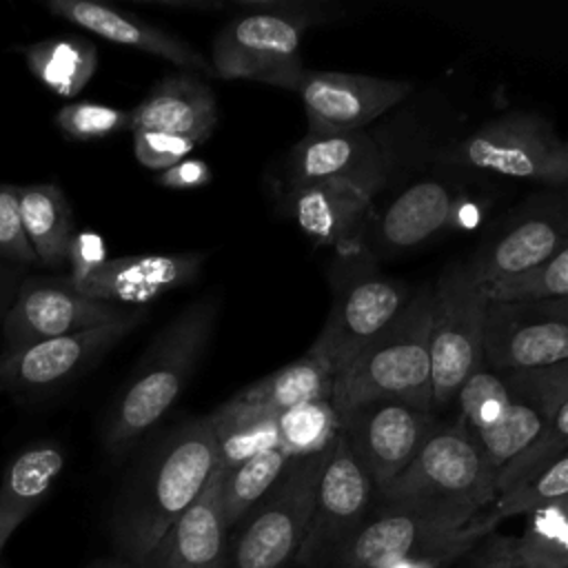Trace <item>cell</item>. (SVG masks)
I'll return each mask as SVG.
<instances>
[{
  "label": "cell",
  "instance_id": "cell-1",
  "mask_svg": "<svg viewBox=\"0 0 568 568\" xmlns=\"http://www.w3.org/2000/svg\"><path fill=\"white\" fill-rule=\"evenodd\" d=\"M217 468L209 417L193 419L155 442L133 468L113 513L120 557L144 566L178 517L200 497Z\"/></svg>",
  "mask_w": 568,
  "mask_h": 568
},
{
  "label": "cell",
  "instance_id": "cell-2",
  "mask_svg": "<svg viewBox=\"0 0 568 568\" xmlns=\"http://www.w3.org/2000/svg\"><path fill=\"white\" fill-rule=\"evenodd\" d=\"M217 320V300L202 297L175 315L151 342L104 426V446L126 450L151 430L186 388Z\"/></svg>",
  "mask_w": 568,
  "mask_h": 568
},
{
  "label": "cell",
  "instance_id": "cell-3",
  "mask_svg": "<svg viewBox=\"0 0 568 568\" xmlns=\"http://www.w3.org/2000/svg\"><path fill=\"white\" fill-rule=\"evenodd\" d=\"M430 324L433 291L422 288L406 302L397 317L335 375L331 399L339 415L379 399H402L433 408Z\"/></svg>",
  "mask_w": 568,
  "mask_h": 568
},
{
  "label": "cell",
  "instance_id": "cell-4",
  "mask_svg": "<svg viewBox=\"0 0 568 568\" xmlns=\"http://www.w3.org/2000/svg\"><path fill=\"white\" fill-rule=\"evenodd\" d=\"M246 7L248 11L231 18L213 40V75L297 91L306 71L302 36L322 16L315 7L300 2H248Z\"/></svg>",
  "mask_w": 568,
  "mask_h": 568
},
{
  "label": "cell",
  "instance_id": "cell-5",
  "mask_svg": "<svg viewBox=\"0 0 568 568\" xmlns=\"http://www.w3.org/2000/svg\"><path fill=\"white\" fill-rule=\"evenodd\" d=\"M493 528L488 513L375 499L364 524L331 568H384L408 557L470 548Z\"/></svg>",
  "mask_w": 568,
  "mask_h": 568
},
{
  "label": "cell",
  "instance_id": "cell-6",
  "mask_svg": "<svg viewBox=\"0 0 568 568\" xmlns=\"http://www.w3.org/2000/svg\"><path fill=\"white\" fill-rule=\"evenodd\" d=\"M497 497V473L457 417L435 422L410 464L375 499L417 501L479 515Z\"/></svg>",
  "mask_w": 568,
  "mask_h": 568
},
{
  "label": "cell",
  "instance_id": "cell-7",
  "mask_svg": "<svg viewBox=\"0 0 568 568\" xmlns=\"http://www.w3.org/2000/svg\"><path fill=\"white\" fill-rule=\"evenodd\" d=\"M326 450L288 459L275 486L242 519L229 546V568H288L306 537Z\"/></svg>",
  "mask_w": 568,
  "mask_h": 568
},
{
  "label": "cell",
  "instance_id": "cell-8",
  "mask_svg": "<svg viewBox=\"0 0 568 568\" xmlns=\"http://www.w3.org/2000/svg\"><path fill=\"white\" fill-rule=\"evenodd\" d=\"M488 295L466 264H450L433 288L430 393L433 408L455 402L462 384L484 364Z\"/></svg>",
  "mask_w": 568,
  "mask_h": 568
},
{
  "label": "cell",
  "instance_id": "cell-9",
  "mask_svg": "<svg viewBox=\"0 0 568 568\" xmlns=\"http://www.w3.org/2000/svg\"><path fill=\"white\" fill-rule=\"evenodd\" d=\"M448 162L501 178L568 186V138L528 111L484 122L448 153Z\"/></svg>",
  "mask_w": 568,
  "mask_h": 568
},
{
  "label": "cell",
  "instance_id": "cell-10",
  "mask_svg": "<svg viewBox=\"0 0 568 568\" xmlns=\"http://www.w3.org/2000/svg\"><path fill=\"white\" fill-rule=\"evenodd\" d=\"M375 504V484L339 433L328 446L315 488L306 537L297 552L300 568H331L359 530Z\"/></svg>",
  "mask_w": 568,
  "mask_h": 568
},
{
  "label": "cell",
  "instance_id": "cell-11",
  "mask_svg": "<svg viewBox=\"0 0 568 568\" xmlns=\"http://www.w3.org/2000/svg\"><path fill=\"white\" fill-rule=\"evenodd\" d=\"M568 359V297L488 302L484 364L493 371L544 368Z\"/></svg>",
  "mask_w": 568,
  "mask_h": 568
},
{
  "label": "cell",
  "instance_id": "cell-12",
  "mask_svg": "<svg viewBox=\"0 0 568 568\" xmlns=\"http://www.w3.org/2000/svg\"><path fill=\"white\" fill-rule=\"evenodd\" d=\"M410 300L404 282L362 268L335 284L328 317L308 353L335 375L377 337Z\"/></svg>",
  "mask_w": 568,
  "mask_h": 568
},
{
  "label": "cell",
  "instance_id": "cell-13",
  "mask_svg": "<svg viewBox=\"0 0 568 568\" xmlns=\"http://www.w3.org/2000/svg\"><path fill=\"white\" fill-rule=\"evenodd\" d=\"M568 244V186L544 195L513 215L466 262L484 286H497L532 273Z\"/></svg>",
  "mask_w": 568,
  "mask_h": 568
},
{
  "label": "cell",
  "instance_id": "cell-14",
  "mask_svg": "<svg viewBox=\"0 0 568 568\" xmlns=\"http://www.w3.org/2000/svg\"><path fill=\"white\" fill-rule=\"evenodd\" d=\"M435 422L433 408L402 399H379L342 413L339 433L377 493L410 464Z\"/></svg>",
  "mask_w": 568,
  "mask_h": 568
},
{
  "label": "cell",
  "instance_id": "cell-15",
  "mask_svg": "<svg viewBox=\"0 0 568 568\" xmlns=\"http://www.w3.org/2000/svg\"><path fill=\"white\" fill-rule=\"evenodd\" d=\"M413 91L410 82L351 71H304L297 87L306 133L366 131Z\"/></svg>",
  "mask_w": 568,
  "mask_h": 568
},
{
  "label": "cell",
  "instance_id": "cell-16",
  "mask_svg": "<svg viewBox=\"0 0 568 568\" xmlns=\"http://www.w3.org/2000/svg\"><path fill=\"white\" fill-rule=\"evenodd\" d=\"M142 320L144 308L135 306L129 315L111 324L9 351L0 362V386L29 393L55 388L89 368Z\"/></svg>",
  "mask_w": 568,
  "mask_h": 568
},
{
  "label": "cell",
  "instance_id": "cell-17",
  "mask_svg": "<svg viewBox=\"0 0 568 568\" xmlns=\"http://www.w3.org/2000/svg\"><path fill=\"white\" fill-rule=\"evenodd\" d=\"M131 311L129 306L84 297L64 277L29 280L7 311L2 331L9 351H18L44 339L111 324Z\"/></svg>",
  "mask_w": 568,
  "mask_h": 568
},
{
  "label": "cell",
  "instance_id": "cell-18",
  "mask_svg": "<svg viewBox=\"0 0 568 568\" xmlns=\"http://www.w3.org/2000/svg\"><path fill=\"white\" fill-rule=\"evenodd\" d=\"M504 375L510 390L506 415L495 430L477 439L497 475L541 435L568 397V359L544 368L508 371Z\"/></svg>",
  "mask_w": 568,
  "mask_h": 568
},
{
  "label": "cell",
  "instance_id": "cell-19",
  "mask_svg": "<svg viewBox=\"0 0 568 568\" xmlns=\"http://www.w3.org/2000/svg\"><path fill=\"white\" fill-rule=\"evenodd\" d=\"M288 184L335 182L375 195L386 178V158L368 131L306 133L286 155Z\"/></svg>",
  "mask_w": 568,
  "mask_h": 568
},
{
  "label": "cell",
  "instance_id": "cell-20",
  "mask_svg": "<svg viewBox=\"0 0 568 568\" xmlns=\"http://www.w3.org/2000/svg\"><path fill=\"white\" fill-rule=\"evenodd\" d=\"M286 211L304 235L348 257L362 251L371 231L373 197L346 184L317 182L288 189Z\"/></svg>",
  "mask_w": 568,
  "mask_h": 568
},
{
  "label": "cell",
  "instance_id": "cell-21",
  "mask_svg": "<svg viewBox=\"0 0 568 568\" xmlns=\"http://www.w3.org/2000/svg\"><path fill=\"white\" fill-rule=\"evenodd\" d=\"M202 253H171V255H131L106 260L91 275L69 286L100 302L118 306L146 304L178 286L191 282L202 268Z\"/></svg>",
  "mask_w": 568,
  "mask_h": 568
},
{
  "label": "cell",
  "instance_id": "cell-22",
  "mask_svg": "<svg viewBox=\"0 0 568 568\" xmlns=\"http://www.w3.org/2000/svg\"><path fill=\"white\" fill-rule=\"evenodd\" d=\"M222 470L215 468L200 497L178 517L142 568H229V526L220 504Z\"/></svg>",
  "mask_w": 568,
  "mask_h": 568
},
{
  "label": "cell",
  "instance_id": "cell-23",
  "mask_svg": "<svg viewBox=\"0 0 568 568\" xmlns=\"http://www.w3.org/2000/svg\"><path fill=\"white\" fill-rule=\"evenodd\" d=\"M44 7L53 16L64 18L80 29L102 36L115 44L164 58L184 71H200L213 75V67L204 60L200 51L166 33L164 29H158L115 7L93 0H47Z\"/></svg>",
  "mask_w": 568,
  "mask_h": 568
},
{
  "label": "cell",
  "instance_id": "cell-24",
  "mask_svg": "<svg viewBox=\"0 0 568 568\" xmlns=\"http://www.w3.org/2000/svg\"><path fill=\"white\" fill-rule=\"evenodd\" d=\"M457 202V193L439 180L413 182L373 217L375 246L382 253H399L424 244L455 222Z\"/></svg>",
  "mask_w": 568,
  "mask_h": 568
},
{
  "label": "cell",
  "instance_id": "cell-25",
  "mask_svg": "<svg viewBox=\"0 0 568 568\" xmlns=\"http://www.w3.org/2000/svg\"><path fill=\"white\" fill-rule=\"evenodd\" d=\"M217 124L213 91L189 73L162 78L131 111V131H160L204 142Z\"/></svg>",
  "mask_w": 568,
  "mask_h": 568
},
{
  "label": "cell",
  "instance_id": "cell-26",
  "mask_svg": "<svg viewBox=\"0 0 568 568\" xmlns=\"http://www.w3.org/2000/svg\"><path fill=\"white\" fill-rule=\"evenodd\" d=\"M64 466V453L55 444H38L22 450L0 479V555L13 530L42 504Z\"/></svg>",
  "mask_w": 568,
  "mask_h": 568
},
{
  "label": "cell",
  "instance_id": "cell-27",
  "mask_svg": "<svg viewBox=\"0 0 568 568\" xmlns=\"http://www.w3.org/2000/svg\"><path fill=\"white\" fill-rule=\"evenodd\" d=\"M18 209L24 235L36 257L47 266L67 262L73 233V215L58 184L18 186Z\"/></svg>",
  "mask_w": 568,
  "mask_h": 568
},
{
  "label": "cell",
  "instance_id": "cell-28",
  "mask_svg": "<svg viewBox=\"0 0 568 568\" xmlns=\"http://www.w3.org/2000/svg\"><path fill=\"white\" fill-rule=\"evenodd\" d=\"M209 424L217 446L220 470H231L260 453L280 448L277 415L237 397L215 408L209 415Z\"/></svg>",
  "mask_w": 568,
  "mask_h": 568
},
{
  "label": "cell",
  "instance_id": "cell-29",
  "mask_svg": "<svg viewBox=\"0 0 568 568\" xmlns=\"http://www.w3.org/2000/svg\"><path fill=\"white\" fill-rule=\"evenodd\" d=\"M333 384H335V373L320 357L306 351L302 357L248 384L233 397L280 415L306 402L331 399Z\"/></svg>",
  "mask_w": 568,
  "mask_h": 568
},
{
  "label": "cell",
  "instance_id": "cell-30",
  "mask_svg": "<svg viewBox=\"0 0 568 568\" xmlns=\"http://www.w3.org/2000/svg\"><path fill=\"white\" fill-rule=\"evenodd\" d=\"M31 73L53 93L73 98L93 78L95 47L78 38H47L22 49Z\"/></svg>",
  "mask_w": 568,
  "mask_h": 568
},
{
  "label": "cell",
  "instance_id": "cell-31",
  "mask_svg": "<svg viewBox=\"0 0 568 568\" xmlns=\"http://www.w3.org/2000/svg\"><path fill=\"white\" fill-rule=\"evenodd\" d=\"M286 464V455L280 448H273L233 466L231 470H222L220 504L229 530L240 526L242 519L275 486Z\"/></svg>",
  "mask_w": 568,
  "mask_h": 568
},
{
  "label": "cell",
  "instance_id": "cell-32",
  "mask_svg": "<svg viewBox=\"0 0 568 568\" xmlns=\"http://www.w3.org/2000/svg\"><path fill=\"white\" fill-rule=\"evenodd\" d=\"M280 450L286 459L311 457L328 450L342 430V415L333 399H315L277 415Z\"/></svg>",
  "mask_w": 568,
  "mask_h": 568
},
{
  "label": "cell",
  "instance_id": "cell-33",
  "mask_svg": "<svg viewBox=\"0 0 568 568\" xmlns=\"http://www.w3.org/2000/svg\"><path fill=\"white\" fill-rule=\"evenodd\" d=\"M515 544L526 568H568V497L532 510Z\"/></svg>",
  "mask_w": 568,
  "mask_h": 568
},
{
  "label": "cell",
  "instance_id": "cell-34",
  "mask_svg": "<svg viewBox=\"0 0 568 568\" xmlns=\"http://www.w3.org/2000/svg\"><path fill=\"white\" fill-rule=\"evenodd\" d=\"M561 497H568V450L497 493L488 517L497 524L506 517L530 515Z\"/></svg>",
  "mask_w": 568,
  "mask_h": 568
},
{
  "label": "cell",
  "instance_id": "cell-35",
  "mask_svg": "<svg viewBox=\"0 0 568 568\" xmlns=\"http://www.w3.org/2000/svg\"><path fill=\"white\" fill-rule=\"evenodd\" d=\"M508 399L510 390L506 384V375L488 368L486 364H481L462 384L455 397L459 406V419L475 435V439H481L501 424L508 408Z\"/></svg>",
  "mask_w": 568,
  "mask_h": 568
},
{
  "label": "cell",
  "instance_id": "cell-36",
  "mask_svg": "<svg viewBox=\"0 0 568 568\" xmlns=\"http://www.w3.org/2000/svg\"><path fill=\"white\" fill-rule=\"evenodd\" d=\"M568 450V397L561 402L557 413L550 417L548 426L541 430V435L506 468L497 475V493L515 484L517 479L526 477L528 473L541 468L544 464L557 459Z\"/></svg>",
  "mask_w": 568,
  "mask_h": 568
},
{
  "label": "cell",
  "instance_id": "cell-37",
  "mask_svg": "<svg viewBox=\"0 0 568 568\" xmlns=\"http://www.w3.org/2000/svg\"><path fill=\"white\" fill-rule=\"evenodd\" d=\"M55 124L71 140H102L131 129V111L98 102H71L55 113Z\"/></svg>",
  "mask_w": 568,
  "mask_h": 568
},
{
  "label": "cell",
  "instance_id": "cell-38",
  "mask_svg": "<svg viewBox=\"0 0 568 568\" xmlns=\"http://www.w3.org/2000/svg\"><path fill=\"white\" fill-rule=\"evenodd\" d=\"M484 291L490 302L528 297H568V244L532 273Z\"/></svg>",
  "mask_w": 568,
  "mask_h": 568
},
{
  "label": "cell",
  "instance_id": "cell-39",
  "mask_svg": "<svg viewBox=\"0 0 568 568\" xmlns=\"http://www.w3.org/2000/svg\"><path fill=\"white\" fill-rule=\"evenodd\" d=\"M195 144L197 142L182 135H171L160 131H133L135 158L142 166L153 171H166L173 164L186 160L189 153L195 149Z\"/></svg>",
  "mask_w": 568,
  "mask_h": 568
},
{
  "label": "cell",
  "instance_id": "cell-40",
  "mask_svg": "<svg viewBox=\"0 0 568 568\" xmlns=\"http://www.w3.org/2000/svg\"><path fill=\"white\" fill-rule=\"evenodd\" d=\"M0 255L24 264L38 260L20 222L18 186L11 184H0Z\"/></svg>",
  "mask_w": 568,
  "mask_h": 568
},
{
  "label": "cell",
  "instance_id": "cell-41",
  "mask_svg": "<svg viewBox=\"0 0 568 568\" xmlns=\"http://www.w3.org/2000/svg\"><path fill=\"white\" fill-rule=\"evenodd\" d=\"M457 568H526L517 555L515 537L488 532L477 539L462 557Z\"/></svg>",
  "mask_w": 568,
  "mask_h": 568
},
{
  "label": "cell",
  "instance_id": "cell-42",
  "mask_svg": "<svg viewBox=\"0 0 568 568\" xmlns=\"http://www.w3.org/2000/svg\"><path fill=\"white\" fill-rule=\"evenodd\" d=\"M67 260L71 262V273H69V282H80L87 275H91L100 264L106 262V244L104 240L93 233V231H82L75 233L69 255Z\"/></svg>",
  "mask_w": 568,
  "mask_h": 568
},
{
  "label": "cell",
  "instance_id": "cell-43",
  "mask_svg": "<svg viewBox=\"0 0 568 568\" xmlns=\"http://www.w3.org/2000/svg\"><path fill=\"white\" fill-rule=\"evenodd\" d=\"M209 182H211V169L204 160H197V158H186V160L173 164L171 169L160 171V175H158V184H162L166 189H180V191L197 189Z\"/></svg>",
  "mask_w": 568,
  "mask_h": 568
},
{
  "label": "cell",
  "instance_id": "cell-44",
  "mask_svg": "<svg viewBox=\"0 0 568 568\" xmlns=\"http://www.w3.org/2000/svg\"><path fill=\"white\" fill-rule=\"evenodd\" d=\"M468 548H448L442 552H433V555H422V557H408V559H399L393 561L384 568H446L450 566L455 559H459Z\"/></svg>",
  "mask_w": 568,
  "mask_h": 568
},
{
  "label": "cell",
  "instance_id": "cell-45",
  "mask_svg": "<svg viewBox=\"0 0 568 568\" xmlns=\"http://www.w3.org/2000/svg\"><path fill=\"white\" fill-rule=\"evenodd\" d=\"M91 568H142L124 557H113V559H102V561H95Z\"/></svg>",
  "mask_w": 568,
  "mask_h": 568
}]
</instances>
